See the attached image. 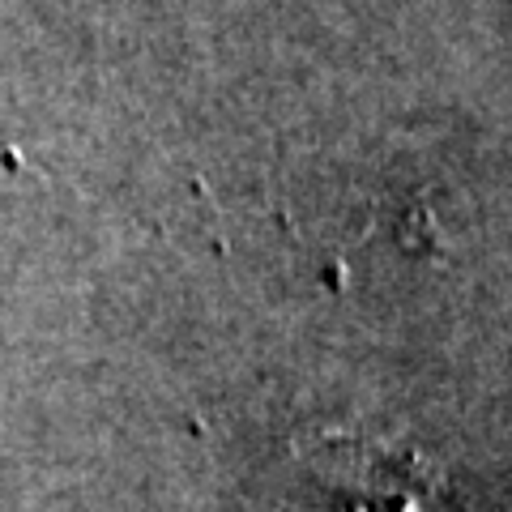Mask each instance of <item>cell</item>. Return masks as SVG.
<instances>
[{
    "label": "cell",
    "mask_w": 512,
    "mask_h": 512,
    "mask_svg": "<svg viewBox=\"0 0 512 512\" xmlns=\"http://www.w3.org/2000/svg\"><path fill=\"white\" fill-rule=\"evenodd\" d=\"M299 461L333 512H427L440 491L436 470L393 440L320 431L299 440Z\"/></svg>",
    "instance_id": "cell-1"
}]
</instances>
